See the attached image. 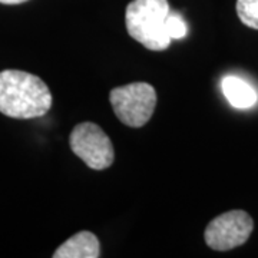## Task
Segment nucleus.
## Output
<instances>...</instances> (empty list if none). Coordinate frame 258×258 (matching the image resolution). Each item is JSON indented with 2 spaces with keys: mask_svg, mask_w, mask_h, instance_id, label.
Instances as JSON below:
<instances>
[{
  "mask_svg": "<svg viewBox=\"0 0 258 258\" xmlns=\"http://www.w3.org/2000/svg\"><path fill=\"white\" fill-rule=\"evenodd\" d=\"M52 93L36 75L6 69L0 72V112L15 119H32L46 115Z\"/></svg>",
  "mask_w": 258,
  "mask_h": 258,
  "instance_id": "f257e3e1",
  "label": "nucleus"
},
{
  "mask_svg": "<svg viewBox=\"0 0 258 258\" xmlns=\"http://www.w3.org/2000/svg\"><path fill=\"white\" fill-rule=\"evenodd\" d=\"M169 13L168 0H132L125 12L129 36L149 50H165L172 40L166 30Z\"/></svg>",
  "mask_w": 258,
  "mask_h": 258,
  "instance_id": "f03ea898",
  "label": "nucleus"
},
{
  "mask_svg": "<svg viewBox=\"0 0 258 258\" xmlns=\"http://www.w3.org/2000/svg\"><path fill=\"white\" fill-rule=\"evenodd\" d=\"M112 109L118 119L131 128H141L152 118L157 106V91L147 82H134L112 89Z\"/></svg>",
  "mask_w": 258,
  "mask_h": 258,
  "instance_id": "7ed1b4c3",
  "label": "nucleus"
},
{
  "mask_svg": "<svg viewBox=\"0 0 258 258\" xmlns=\"http://www.w3.org/2000/svg\"><path fill=\"white\" fill-rule=\"evenodd\" d=\"M71 149L76 157L95 171L106 169L113 164L115 151L109 137L93 122L76 125L69 138Z\"/></svg>",
  "mask_w": 258,
  "mask_h": 258,
  "instance_id": "20e7f679",
  "label": "nucleus"
},
{
  "mask_svg": "<svg viewBox=\"0 0 258 258\" xmlns=\"http://www.w3.org/2000/svg\"><path fill=\"white\" fill-rule=\"evenodd\" d=\"M254 230L248 212L234 210L215 217L205 228L204 238L210 248L228 251L245 244Z\"/></svg>",
  "mask_w": 258,
  "mask_h": 258,
  "instance_id": "39448f33",
  "label": "nucleus"
},
{
  "mask_svg": "<svg viewBox=\"0 0 258 258\" xmlns=\"http://www.w3.org/2000/svg\"><path fill=\"white\" fill-rule=\"evenodd\" d=\"M101 257V244L91 231H81L66 240L53 252V258H98Z\"/></svg>",
  "mask_w": 258,
  "mask_h": 258,
  "instance_id": "423d86ee",
  "label": "nucleus"
},
{
  "mask_svg": "<svg viewBox=\"0 0 258 258\" xmlns=\"http://www.w3.org/2000/svg\"><path fill=\"white\" fill-rule=\"evenodd\" d=\"M222 92L232 106L247 109L257 102V93L252 86L237 76H225L221 82Z\"/></svg>",
  "mask_w": 258,
  "mask_h": 258,
  "instance_id": "0eeeda50",
  "label": "nucleus"
},
{
  "mask_svg": "<svg viewBox=\"0 0 258 258\" xmlns=\"http://www.w3.org/2000/svg\"><path fill=\"white\" fill-rule=\"evenodd\" d=\"M237 15L241 23L258 30V0H237Z\"/></svg>",
  "mask_w": 258,
  "mask_h": 258,
  "instance_id": "6e6552de",
  "label": "nucleus"
},
{
  "mask_svg": "<svg viewBox=\"0 0 258 258\" xmlns=\"http://www.w3.org/2000/svg\"><path fill=\"white\" fill-rule=\"evenodd\" d=\"M166 30L171 39H181L186 35V26L184 19L178 13H169L166 20Z\"/></svg>",
  "mask_w": 258,
  "mask_h": 258,
  "instance_id": "1a4fd4ad",
  "label": "nucleus"
},
{
  "mask_svg": "<svg viewBox=\"0 0 258 258\" xmlns=\"http://www.w3.org/2000/svg\"><path fill=\"white\" fill-rule=\"evenodd\" d=\"M28 0H0V3L3 5H19V3H25Z\"/></svg>",
  "mask_w": 258,
  "mask_h": 258,
  "instance_id": "9d476101",
  "label": "nucleus"
}]
</instances>
